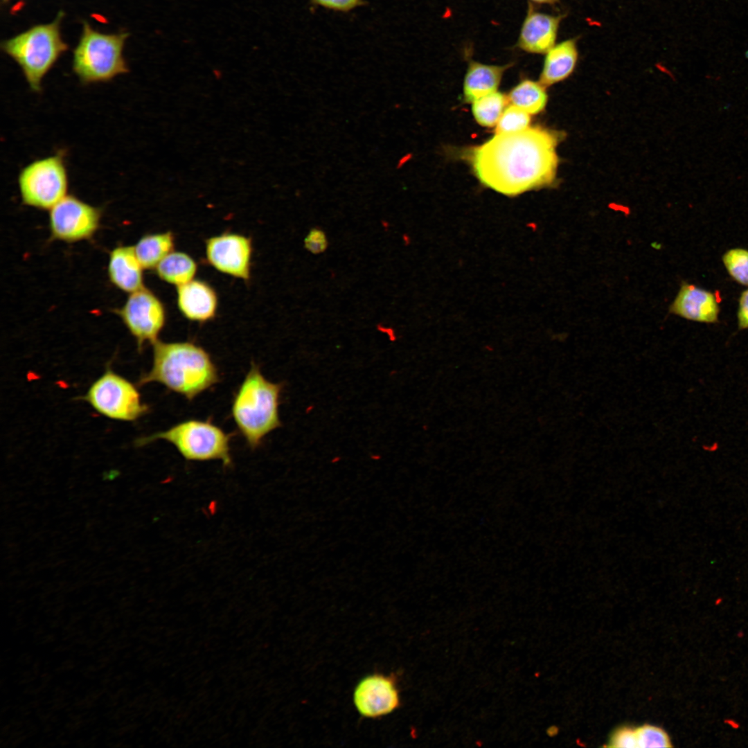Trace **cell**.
<instances>
[{
    "label": "cell",
    "mask_w": 748,
    "mask_h": 748,
    "mask_svg": "<svg viewBox=\"0 0 748 748\" xmlns=\"http://www.w3.org/2000/svg\"><path fill=\"white\" fill-rule=\"evenodd\" d=\"M231 435L211 420L189 419L179 422L166 431L137 440L142 446L161 439L172 444L188 461L219 460L225 466L231 464L230 440Z\"/></svg>",
    "instance_id": "5b68a950"
},
{
    "label": "cell",
    "mask_w": 748,
    "mask_h": 748,
    "mask_svg": "<svg viewBox=\"0 0 748 748\" xmlns=\"http://www.w3.org/2000/svg\"><path fill=\"white\" fill-rule=\"evenodd\" d=\"M143 269L133 246H118L111 251L107 274L120 290L130 294L143 287Z\"/></svg>",
    "instance_id": "2e32d148"
},
{
    "label": "cell",
    "mask_w": 748,
    "mask_h": 748,
    "mask_svg": "<svg viewBox=\"0 0 748 748\" xmlns=\"http://www.w3.org/2000/svg\"><path fill=\"white\" fill-rule=\"evenodd\" d=\"M3 1H8V0H3Z\"/></svg>",
    "instance_id": "4dcf8cb0"
},
{
    "label": "cell",
    "mask_w": 748,
    "mask_h": 748,
    "mask_svg": "<svg viewBox=\"0 0 748 748\" xmlns=\"http://www.w3.org/2000/svg\"><path fill=\"white\" fill-rule=\"evenodd\" d=\"M153 345L152 365L141 376L139 384L157 382L192 400L220 380L217 368L210 354L190 341Z\"/></svg>",
    "instance_id": "7a4b0ae2"
},
{
    "label": "cell",
    "mask_w": 748,
    "mask_h": 748,
    "mask_svg": "<svg viewBox=\"0 0 748 748\" xmlns=\"http://www.w3.org/2000/svg\"><path fill=\"white\" fill-rule=\"evenodd\" d=\"M638 747H670L671 742L668 733L661 728L644 724L636 728Z\"/></svg>",
    "instance_id": "d4e9b609"
},
{
    "label": "cell",
    "mask_w": 748,
    "mask_h": 748,
    "mask_svg": "<svg viewBox=\"0 0 748 748\" xmlns=\"http://www.w3.org/2000/svg\"><path fill=\"white\" fill-rule=\"evenodd\" d=\"M353 702L365 718H377L391 713L400 705L394 675L373 673L364 677L354 690Z\"/></svg>",
    "instance_id": "7c38bea8"
},
{
    "label": "cell",
    "mask_w": 748,
    "mask_h": 748,
    "mask_svg": "<svg viewBox=\"0 0 748 748\" xmlns=\"http://www.w3.org/2000/svg\"><path fill=\"white\" fill-rule=\"evenodd\" d=\"M531 115L513 105H508L495 126V134L513 133L530 127Z\"/></svg>",
    "instance_id": "cb8c5ba5"
},
{
    "label": "cell",
    "mask_w": 748,
    "mask_h": 748,
    "mask_svg": "<svg viewBox=\"0 0 748 748\" xmlns=\"http://www.w3.org/2000/svg\"><path fill=\"white\" fill-rule=\"evenodd\" d=\"M197 268L195 261L189 255L184 252L172 251L155 269L157 276L161 280L178 287L193 280Z\"/></svg>",
    "instance_id": "ffe728a7"
},
{
    "label": "cell",
    "mask_w": 748,
    "mask_h": 748,
    "mask_svg": "<svg viewBox=\"0 0 748 748\" xmlns=\"http://www.w3.org/2000/svg\"><path fill=\"white\" fill-rule=\"evenodd\" d=\"M578 40L572 37L561 41L545 53L539 80L544 87L561 82L573 72L579 57Z\"/></svg>",
    "instance_id": "e0dca14e"
},
{
    "label": "cell",
    "mask_w": 748,
    "mask_h": 748,
    "mask_svg": "<svg viewBox=\"0 0 748 748\" xmlns=\"http://www.w3.org/2000/svg\"><path fill=\"white\" fill-rule=\"evenodd\" d=\"M513 66L487 64L470 60L463 81V97L466 103L497 91L504 72Z\"/></svg>",
    "instance_id": "ac0fdd59"
},
{
    "label": "cell",
    "mask_w": 748,
    "mask_h": 748,
    "mask_svg": "<svg viewBox=\"0 0 748 748\" xmlns=\"http://www.w3.org/2000/svg\"><path fill=\"white\" fill-rule=\"evenodd\" d=\"M328 239L325 232L318 227L310 230L304 239V247L313 254L323 253L328 247Z\"/></svg>",
    "instance_id": "4316f807"
},
{
    "label": "cell",
    "mask_w": 748,
    "mask_h": 748,
    "mask_svg": "<svg viewBox=\"0 0 748 748\" xmlns=\"http://www.w3.org/2000/svg\"><path fill=\"white\" fill-rule=\"evenodd\" d=\"M62 17L60 12L52 23L34 26L2 44L34 92L41 91L42 79L67 48L60 31Z\"/></svg>",
    "instance_id": "277c9868"
},
{
    "label": "cell",
    "mask_w": 748,
    "mask_h": 748,
    "mask_svg": "<svg viewBox=\"0 0 748 748\" xmlns=\"http://www.w3.org/2000/svg\"><path fill=\"white\" fill-rule=\"evenodd\" d=\"M83 400L100 414L116 420L134 421L149 411L137 388L110 368L91 385Z\"/></svg>",
    "instance_id": "ba28073f"
},
{
    "label": "cell",
    "mask_w": 748,
    "mask_h": 748,
    "mask_svg": "<svg viewBox=\"0 0 748 748\" xmlns=\"http://www.w3.org/2000/svg\"><path fill=\"white\" fill-rule=\"evenodd\" d=\"M130 334L138 349L145 343L154 344L166 323V310L161 300L149 289L129 294L123 305L115 310Z\"/></svg>",
    "instance_id": "9c48e42d"
},
{
    "label": "cell",
    "mask_w": 748,
    "mask_h": 748,
    "mask_svg": "<svg viewBox=\"0 0 748 748\" xmlns=\"http://www.w3.org/2000/svg\"><path fill=\"white\" fill-rule=\"evenodd\" d=\"M127 33L104 34L84 22L73 53V69L83 83L106 82L127 72L123 55Z\"/></svg>",
    "instance_id": "8992f818"
},
{
    "label": "cell",
    "mask_w": 748,
    "mask_h": 748,
    "mask_svg": "<svg viewBox=\"0 0 748 748\" xmlns=\"http://www.w3.org/2000/svg\"><path fill=\"white\" fill-rule=\"evenodd\" d=\"M567 15L549 14L529 3L516 42L517 48L533 54H545L555 44L560 26Z\"/></svg>",
    "instance_id": "4fadbf2b"
},
{
    "label": "cell",
    "mask_w": 748,
    "mask_h": 748,
    "mask_svg": "<svg viewBox=\"0 0 748 748\" xmlns=\"http://www.w3.org/2000/svg\"><path fill=\"white\" fill-rule=\"evenodd\" d=\"M558 132L541 127L495 134L485 143L463 150L462 156L485 186L515 196L552 184L556 177Z\"/></svg>",
    "instance_id": "6da1fadb"
},
{
    "label": "cell",
    "mask_w": 748,
    "mask_h": 748,
    "mask_svg": "<svg viewBox=\"0 0 748 748\" xmlns=\"http://www.w3.org/2000/svg\"><path fill=\"white\" fill-rule=\"evenodd\" d=\"M722 262L728 274L737 283L748 286V249L734 247L727 250Z\"/></svg>",
    "instance_id": "603a6c76"
},
{
    "label": "cell",
    "mask_w": 748,
    "mask_h": 748,
    "mask_svg": "<svg viewBox=\"0 0 748 748\" xmlns=\"http://www.w3.org/2000/svg\"><path fill=\"white\" fill-rule=\"evenodd\" d=\"M509 102L530 115L541 112L547 103V94L540 82L526 79L512 89L508 96Z\"/></svg>",
    "instance_id": "44dd1931"
},
{
    "label": "cell",
    "mask_w": 748,
    "mask_h": 748,
    "mask_svg": "<svg viewBox=\"0 0 748 748\" xmlns=\"http://www.w3.org/2000/svg\"><path fill=\"white\" fill-rule=\"evenodd\" d=\"M737 321L738 330L748 329V288L741 292L739 296Z\"/></svg>",
    "instance_id": "f1b7e54d"
},
{
    "label": "cell",
    "mask_w": 748,
    "mask_h": 748,
    "mask_svg": "<svg viewBox=\"0 0 748 748\" xmlns=\"http://www.w3.org/2000/svg\"><path fill=\"white\" fill-rule=\"evenodd\" d=\"M508 103V96L497 91L472 102V115L480 125L495 127Z\"/></svg>",
    "instance_id": "7402d4cb"
},
{
    "label": "cell",
    "mask_w": 748,
    "mask_h": 748,
    "mask_svg": "<svg viewBox=\"0 0 748 748\" xmlns=\"http://www.w3.org/2000/svg\"><path fill=\"white\" fill-rule=\"evenodd\" d=\"M720 302L718 292L682 282L669 310L689 321L716 323L719 322Z\"/></svg>",
    "instance_id": "5bb4252c"
},
{
    "label": "cell",
    "mask_w": 748,
    "mask_h": 748,
    "mask_svg": "<svg viewBox=\"0 0 748 748\" xmlns=\"http://www.w3.org/2000/svg\"><path fill=\"white\" fill-rule=\"evenodd\" d=\"M101 216L100 208L67 195L49 210L51 238L66 242L90 239L99 228Z\"/></svg>",
    "instance_id": "30bf717a"
},
{
    "label": "cell",
    "mask_w": 748,
    "mask_h": 748,
    "mask_svg": "<svg viewBox=\"0 0 748 748\" xmlns=\"http://www.w3.org/2000/svg\"><path fill=\"white\" fill-rule=\"evenodd\" d=\"M134 247V252L144 269H155L175 247V237L171 232L147 234Z\"/></svg>",
    "instance_id": "d6986e66"
},
{
    "label": "cell",
    "mask_w": 748,
    "mask_h": 748,
    "mask_svg": "<svg viewBox=\"0 0 748 748\" xmlns=\"http://www.w3.org/2000/svg\"><path fill=\"white\" fill-rule=\"evenodd\" d=\"M312 5L338 12H347L364 5V0H310Z\"/></svg>",
    "instance_id": "83f0119b"
},
{
    "label": "cell",
    "mask_w": 748,
    "mask_h": 748,
    "mask_svg": "<svg viewBox=\"0 0 748 748\" xmlns=\"http://www.w3.org/2000/svg\"><path fill=\"white\" fill-rule=\"evenodd\" d=\"M531 3L535 4H544L551 6H555L560 3V0H528Z\"/></svg>",
    "instance_id": "f546056e"
},
{
    "label": "cell",
    "mask_w": 748,
    "mask_h": 748,
    "mask_svg": "<svg viewBox=\"0 0 748 748\" xmlns=\"http://www.w3.org/2000/svg\"><path fill=\"white\" fill-rule=\"evenodd\" d=\"M611 747H638L636 729L631 727H621L617 729L609 739Z\"/></svg>",
    "instance_id": "484cf974"
},
{
    "label": "cell",
    "mask_w": 748,
    "mask_h": 748,
    "mask_svg": "<svg viewBox=\"0 0 748 748\" xmlns=\"http://www.w3.org/2000/svg\"><path fill=\"white\" fill-rule=\"evenodd\" d=\"M177 306L190 321L205 322L212 319L217 311V296L206 283L193 280L177 289Z\"/></svg>",
    "instance_id": "9a60e30c"
},
{
    "label": "cell",
    "mask_w": 748,
    "mask_h": 748,
    "mask_svg": "<svg viewBox=\"0 0 748 748\" xmlns=\"http://www.w3.org/2000/svg\"><path fill=\"white\" fill-rule=\"evenodd\" d=\"M282 384L265 377L252 364L233 399L231 415L251 449L258 447L265 437L279 427L278 406Z\"/></svg>",
    "instance_id": "3957f363"
},
{
    "label": "cell",
    "mask_w": 748,
    "mask_h": 748,
    "mask_svg": "<svg viewBox=\"0 0 748 748\" xmlns=\"http://www.w3.org/2000/svg\"><path fill=\"white\" fill-rule=\"evenodd\" d=\"M206 258L217 271L248 280L250 278L252 244L244 235L224 233L206 242Z\"/></svg>",
    "instance_id": "8fae6325"
},
{
    "label": "cell",
    "mask_w": 748,
    "mask_h": 748,
    "mask_svg": "<svg viewBox=\"0 0 748 748\" xmlns=\"http://www.w3.org/2000/svg\"><path fill=\"white\" fill-rule=\"evenodd\" d=\"M24 204L50 210L67 195L68 172L61 153L35 160L26 166L18 176Z\"/></svg>",
    "instance_id": "52a82bcc"
}]
</instances>
